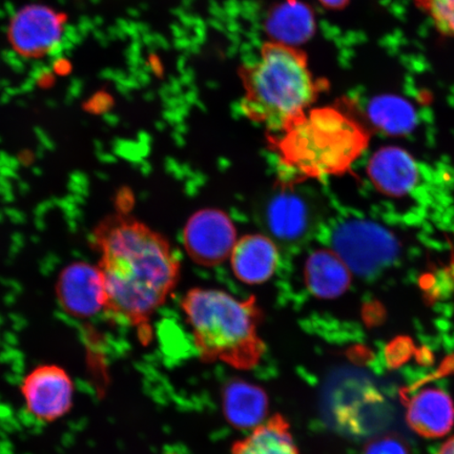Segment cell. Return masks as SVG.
Returning a JSON list of instances; mask_svg holds the SVG:
<instances>
[{"label": "cell", "instance_id": "obj_4", "mask_svg": "<svg viewBox=\"0 0 454 454\" xmlns=\"http://www.w3.org/2000/svg\"><path fill=\"white\" fill-rule=\"evenodd\" d=\"M199 355L204 362H223L249 371L259 364L265 344L254 297L239 300L218 289L192 288L181 302Z\"/></svg>", "mask_w": 454, "mask_h": 454}, {"label": "cell", "instance_id": "obj_10", "mask_svg": "<svg viewBox=\"0 0 454 454\" xmlns=\"http://www.w3.org/2000/svg\"><path fill=\"white\" fill-rule=\"evenodd\" d=\"M369 179L383 194L401 197L411 192L419 183L416 160L405 150L386 146L377 151L368 162Z\"/></svg>", "mask_w": 454, "mask_h": 454}, {"label": "cell", "instance_id": "obj_19", "mask_svg": "<svg viewBox=\"0 0 454 454\" xmlns=\"http://www.w3.org/2000/svg\"><path fill=\"white\" fill-rule=\"evenodd\" d=\"M442 35L454 37V0H412Z\"/></svg>", "mask_w": 454, "mask_h": 454}, {"label": "cell", "instance_id": "obj_1", "mask_svg": "<svg viewBox=\"0 0 454 454\" xmlns=\"http://www.w3.org/2000/svg\"><path fill=\"white\" fill-rule=\"evenodd\" d=\"M106 294L105 312L149 344L151 320L177 286L180 261L162 235L127 215H114L94 231Z\"/></svg>", "mask_w": 454, "mask_h": 454}, {"label": "cell", "instance_id": "obj_20", "mask_svg": "<svg viewBox=\"0 0 454 454\" xmlns=\"http://www.w3.org/2000/svg\"><path fill=\"white\" fill-rule=\"evenodd\" d=\"M363 454H410V451L400 439L384 436L369 442Z\"/></svg>", "mask_w": 454, "mask_h": 454}, {"label": "cell", "instance_id": "obj_15", "mask_svg": "<svg viewBox=\"0 0 454 454\" xmlns=\"http://www.w3.org/2000/svg\"><path fill=\"white\" fill-rule=\"evenodd\" d=\"M348 266L332 249H320L306 260L304 279L314 296L334 299L348 291L351 283Z\"/></svg>", "mask_w": 454, "mask_h": 454}, {"label": "cell", "instance_id": "obj_18", "mask_svg": "<svg viewBox=\"0 0 454 454\" xmlns=\"http://www.w3.org/2000/svg\"><path fill=\"white\" fill-rule=\"evenodd\" d=\"M371 117L378 128L391 135L406 134L414 123L412 111L400 102H378L372 107Z\"/></svg>", "mask_w": 454, "mask_h": 454}, {"label": "cell", "instance_id": "obj_6", "mask_svg": "<svg viewBox=\"0 0 454 454\" xmlns=\"http://www.w3.org/2000/svg\"><path fill=\"white\" fill-rule=\"evenodd\" d=\"M67 17L43 4H27L12 16L8 27L11 47L27 59L52 53L64 36Z\"/></svg>", "mask_w": 454, "mask_h": 454}, {"label": "cell", "instance_id": "obj_7", "mask_svg": "<svg viewBox=\"0 0 454 454\" xmlns=\"http://www.w3.org/2000/svg\"><path fill=\"white\" fill-rule=\"evenodd\" d=\"M20 391L27 411L36 421L51 424L71 411L75 384L65 368L43 364L27 374Z\"/></svg>", "mask_w": 454, "mask_h": 454}, {"label": "cell", "instance_id": "obj_13", "mask_svg": "<svg viewBox=\"0 0 454 454\" xmlns=\"http://www.w3.org/2000/svg\"><path fill=\"white\" fill-rule=\"evenodd\" d=\"M269 406L268 394L257 385L236 379L224 386L223 413L227 422L236 429L258 427L268 416Z\"/></svg>", "mask_w": 454, "mask_h": 454}, {"label": "cell", "instance_id": "obj_2", "mask_svg": "<svg viewBox=\"0 0 454 454\" xmlns=\"http://www.w3.org/2000/svg\"><path fill=\"white\" fill-rule=\"evenodd\" d=\"M369 134L345 110L312 107L270 144L291 176L288 184L342 175L367 149Z\"/></svg>", "mask_w": 454, "mask_h": 454}, {"label": "cell", "instance_id": "obj_9", "mask_svg": "<svg viewBox=\"0 0 454 454\" xmlns=\"http://www.w3.org/2000/svg\"><path fill=\"white\" fill-rule=\"evenodd\" d=\"M56 296L62 309L76 319H90L104 311L106 294L98 264L76 261L67 265L57 279Z\"/></svg>", "mask_w": 454, "mask_h": 454}, {"label": "cell", "instance_id": "obj_22", "mask_svg": "<svg viewBox=\"0 0 454 454\" xmlns=\"http://www.w3.org/2000/svg\"><path fill=\"white\" fill-rule=\"evenodd\" d=\"M436 454H454V438L448 440Z\"/></svg>", "mask_w": 454, "mask_h": 454}, {"label": "cell", "instance_id": "obj_11", "mask_svg": "<svg viewBox=\"0 0 454 454\" xmlns=\"http://www.w3.org/2000/svg\"><path fill=\"white\" fill-rule=\"evenodd\" d=\"M232 271L247 286H258L270 279L279 262L274 241L264 235H247L237 240L231 254Z\"/></svg>", "mask_w": 454, "mask_h": 454}, {"label": "cell", "instance_id": "obj_14", "mask_svg": "<svg viewBox=\"0 0 454 454\" xmlns=\"http://www.w3.org/2000/svg\"><path fill=\"white\" fill-rule=\"evenodd\" d=\"M265 30L271 43L298 48L308 43L316 31L315 15L301 0H284L270 11Z\"/></svg>", "mask_w": 454, "mask_h": 454}, {"label": "cell", "instance_id": "obj_12", "mask_svg": "<svg viewBox=\"0 0 454 454\" xmlns=\"http://www.w3.org/2000/svg\"><path fill=\"white\" fill-rule=\"evenodd\" d=\"M407 422L425 438H441L454 424V404L439 388H426L414 395L407 407Z\"/></svg>", "mask_w": 454, "mask_h": 454}, {"label": "cell", "instance_id": "obj_16", "mask_svg": "<svg viewBox=\"0 0 454 454\" xmlns=\"http://www.w3.org/2000/svg\"><path fill=\"white\" fill-rule=\"evenodd\" d=\"M231 454H300L286 418L276 414L237 442Z\"/></svg>", "mask_w": 454, "mask_h": 454}, {"label": "cell", "instance_id": "obj_3", "mask_svg": "<svg viewBox=\"0 0 454 454\" xmlns=\"http://www.w3.org/2000/svg\"><path fill=\"white\" fill-rule=\"evenodd\" d=\"M241 78L244 114L278 134L311 109L322 88L303 52L271 42L263 45L257 60L243 67Z\"/></svg>", "mask_w": 454, "mask_h": 454}, {"label": "cell", "instance_id": "obj_17", "mask_svg": "<svg viewBox=\"0 0 454 454\" xmlns=\"http://www.w3.org/2000/svg\"><path fill=\"white\" fill-rule=\"evenodd\" d=\"M305 223V208L299 199L281 196L272 203L270 223L277 235L286 238L299 236L303 231Z\"/></svg>", "mask_w": 454, "mask_h": 454}, {"label": "cell", "instance_id": "obj_8", "mask_svg": "<svg viewBox=\"0 0 454 454\" xmlns=\"http://www.w3.org/2000/svg\"><path fill=\"white\" fill-rule=\"evenodd\" d=\"M184 241L187 254L195 263L212 268L231 257L237 242L236 226L220 209H201L187 221Z\"/></svg>", "mask_w": 454, "mask_h": 454}, {"label": "cell", "instance_id": "obj_21", "mask_svg": "<svg viewBox=\"0 0 454 454\" xmlns=\"http://www.w3.org/2000/svg\"><path fill=\"white\" fill-rule=\"evenodd\" d=\"M323 7L329 10H340L344 9L348 4L350 0H317Z\"/></svg>", "mask_w": 454, "mask_h": 454}, {"label": "cell", "instance_id": "obj_5", "mask_svg": "<svg viewBox=\"0 0 454 454\" xmlns=\"http://www.w3.org/2000/svg\"><path fill=\"white\" fill-rule=\"evenodd\" d=\"M333 251L351 272L371 277L394 262L399 254L395 236L368 220H349L340 224L333 236Z\"/></svg>", "mask_w": 454, "mask_h": 454}]
</instances>
